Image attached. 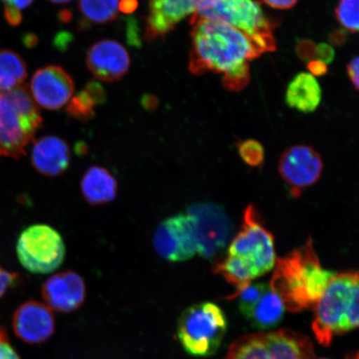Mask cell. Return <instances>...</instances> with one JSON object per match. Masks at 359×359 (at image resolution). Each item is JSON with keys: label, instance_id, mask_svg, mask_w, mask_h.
Listing matches in <instances>:
<instances>
[{"label": "cell", "instance_id": "cell-1", "mask_svg": "<svg viewBox=\"0 0 359 359\" xmlns=\"http://www.w3.org/2000/svg\"><path fill=\"white\" fill-rule=\"evenodd\" d=\"M189 69L194 75L222 74L223 86L240 91L250 82L249 62L263 51L248 36L214 21L192 22Z\"/></svg>", "mask_w": 359, "mask_h": 359}, {"label": "cell", "instance_id": "cell-2", "mask_svg": "<svg viewBox=\"0 0 359 359\" xmlns=\"http://www.w3.org/2000/svg\"><path fill=\"white\" fill-rule=\"evenodd\" d=\"M273 269L269 285L291 313L316 307L335 273L323 268L311 237L299 248L276 259Z\"/></svg>", "mask_w": 359, "mask_h": 359}, {"label": "cell", "instance_id": "cell-3", "mask_svg": "<svg viewBox=\"0 0 359 359\" xmlns=\"http://www.w3.org/2000/svg\"><path fill=\"white\" fill-rule=\"evenodd\" d=\"M314 309L312 330L327 347L334 337L359 329V269L334 273Z\"/></svg>", "mask_w": 359, "mask_h": 359}, {"label": "cell", "instance_id": "cell-4", "mask_svg": "<svg viewBox=\"0 0 359 359\" xmlns=\"http://www.w3.org/2000/svg\"><path fill=\"white\" fill-rule=\"evenodd\" d=\"M198 20L221 22L241 31L264 53L276 50L273 25L255 0H198L191 24Z\"/></svg>", "mask_w": 359, "mask_h": 359}, {"label": "cell", "instance_id": "cell-5", "mask_svg": "<svg viewBox=\"0 0 359 359\" xmlns=\"http://www.w3.org/2000/svg\"><path fill=\"white\" fill-rule=\"evenodd\" d=\"M42 123L28 87L0 93V156L18 159L25 155Z\"/></svg>", "mask_w": 359, "mask_h": 359}, {"label": "cell", "instance_id": "cell-6", "mask_svg": "<svg viewBox=\"0 0 359 359\" xmlns=\"http://www.w3.org/2000/svg\"><path fill=\"white\" fill-rule=\"evenodd\" d=\"M228 253L251 280L266 275L275 267V241L253 205L247 206L241 231L231 241Z\"/></svg>", "mask_w": 359, "mask_h": 359}, {"label": "cell", "instance_id": "cell-7", "mask_svg": "<svg viewBox=\"0 0 359 359\" xmlns=\"http://www.w3.org/2000/svg\"><path fill=\"white\" fill-rule=\"evenodd\" d=\"M226 314L218 305L204 302L191 305L180 316L177 337L187 353L210 357L218 351L226 334Z\"/></svg>", "mask_w": 359, "mask_h": 359}, {"label": "cell", "instance_id": "cell-8", "mask_svg": "<svg viewBox=\"0 0 359 359\" xmlns=\"http://www.w3.org/2000/svg\"><path fill=\"white\" fill-rule=\"evenodd\" d=\"M311 340L288 329L260 332L238 339L224 359H314Z\"/></svg>", "mask_w": 359, "mask_h": 359}, {"label": "cell", "instance_id": "cell-9", "mask_svg": "<svg viewBox=\"0 0 359 359\" xmlns=\"http://www.w3.org/2000/svg\"><path fill=\"white\" fill-rule=\"evenodd\" d=\"M62 236L47 224H34L22 232L17 243V255L22 266L31 273L56 271L65 258Z\"/></svg>", "mask_w": 359, "mask_h": 359}, {"label": "cell", "instance_id": "cell-10", "mask_svg": "<svg viewBox=\"0 0 359 359\" xmlns=\"http://www.w3.org/2000/svg\"><path fill=\"white\" fill-rule=\"evenodd\" d=\"M154 248L161 258L172 262H185L197 253L194 219L188 214L165 219L156 229Z\"/></svg>", "mask_w": 359, "mask_h": 359}, {"label": "cell", "instance_id": "cell-11", "mask_svg": "<svg viewBox=\"0 0 359 359\" xmlns=\"http://www.w3.org/2000/svg\"><path fill=\"white\" fill-rule=\"evenodd\" d=\"M188 215L194 219L197 236V253L212 259L226 245L231 233V224L219 206L212 203L193 205Z\"/></svg>", "mask_w": 359, "mask_h": 359}, {"label": "cell", "instance_id": "cell-12", "mask_svg": "<svg viewBox=\"0 0 359 359\" xmlns=\"http://www.w3.org/2000/svg\"><path fill=\"white\" fill-rule=\"evenodd\" d=\"M323 168L320 155L313 147L305 145L287 148L279 161L280 177L291 188L292 195L296 197L318 181Z\"/></svg>", "mask_w": 359, "mask_h": 359}, {"label": "cell", "instance_id": "cell-13", "mask_svg": "<svg viewBox=\"0 0 359 359\" xmlns=\"http://www.w3.org/2000/svg\"><path fill=\"white\" fill-rule=\"evenodd\" d=\"M36 104L48 110H57L72 100L74 82L60 66H47L36 71L29 88Z\"/></svg>", "mask_w": 359, "mask_h": 359}, {"label": "cell", "instance_id": "cell-14", "mask_svg": "<svg viewBox=\"0 0 359 359\" xmlns=\"http://www.w3.org/2000/svg\"><path fill=\"white\" fill-rule=\"evenodd\" d=\"M13 330L27 344H42L55 333V316L46 304L25 302L13 314Z\"/></svg>", "mask_w": 359, "mask_h": 359}, {"label": "cell", "instance_id": "cell-15", "mask_svg": "<svg viewBox=\"0 0 359 359\" xmlns=\"http://www.w3.org/2000/svg\"><path fill=\"white\" fill-rule=\"evenodd\" d=\"M130 56L127 49L115 40L104 39L93 44L87 55L91 73L103 82H115L128 73Z\"/></svg>", "mask_w": 359, "mask_h": 359}, {"label": "cell", "instance_id": "cell-16", "mask_svg": "<svg viewBox=\"0 0 359 359\" xmlns=\"http://www.w3.org/2000/svg\"><path fill=\"white\" fill-rule=\"evenodd\" d=\"M42 294L51 311L70 313L83 304L86 287L77 273L65 271L49 278L44 283Z\"/></svg>", "mask_w": 359, "mask_h": 359}, {"label": "cell", "instance_id": "cell-17", "mask_svg": "<svg viewBox=\"0 0 359 359\" xmlns=\"http://www.w3.org/2000/svg\"><path fill=\"white\" fill-rule=\"evenodd\" d=\"M198 0H150L146 39L164 37L180 22L194 15Z\"/></svg>", "mask_w": 359, "mask_h": 359}, {"label": "cell", "instance_id": "cell-18", "mask_svg": "<svg viewBox=\"0 0 359 359\" xmlns=\"http://www.w3.org/2000/svg\"><path fill=\"white\" fill-rule=\"evenodd\" d=\"M70 159L69 147L60 137L46 136L34 142L31 161L45 176H60L69 168Z\"/></svg>", "mask_w": 359, "mask_h": 359}, {"label": "cell", "instance_id": "cell-19", "mask_svg": "<svg viewBox=\"0 0 359 359\" xmlns=\"http://www.w3.org/2000/svg\"><path fill=\"white\" fill-rule=\"evenodd\" d=\"M321 100L320 85L311 74H298L287 87L286 104L303 114H311L316 111Z\"/></svg>", "mask_w": 359, "mask_h": 359}, {"label": "cell", "instance_id": "cell-20", "mask_svg": "<svg viewBox=\"0 0 359 359\" xmlns=\"http://www.w3.org/2000/svg\"><path fill=\"white\" fill-rule=\"evenodd\" d=\"M81 191L90 205L106 204L116 198L118 182L107 169L92 167L83 177Z\"/></svg>", "mask_w": 359, "mask_h": 359}, {"label": "cell", "instance_id": "cell-21", "mask_svg": "<svg viewBox=\"0 0 359 359\" xmlns=\"http://www.w3.org/2000/svg\"><path fill=\"white\" fill-rule=\"evenodd\" d=\"M285 311L281 298L269 285V289L255 306L249 320L255 329L271 330L280 325Z\"/></svg>", "mask_w": 359, "mask_h": 359}, {"label": "cell", "instance_id": "cell-22", "mask_svg": "<svg viewBox=\"0 0 359 359\" xmlns=\"http://www.w3.org/2000/svg\"><path fill=\"white\" fill-rule=\"evenodd\" d=\"M28 71L26 62L10 49L0 50V93H7L24 85Z\"/></svg>", "mask_w": 359, "mask_h": 359}, {"label": "cell", "instance_id": "cell-23", "mask_svg": "<svg viewBox=\"0 0 359 359\" xmlns=\"http://www.w3.org/2000/svg\"><path fill=\"white\" fill-rule=\"evenodd\" d=\"M121 0H79V11L85 21L95 25L107 24L118 15Z\"/></svg>", "mask_w": 359, "mask_h": 359}, {"label": "cell", "instance_id": "cell-24", "mask_svg": "<svg viewBox=\"0 0 359 359\" xmlns=\"http://www.w3.org/2000/svg\"><path fill=\"white\" fill-rule=\"evenodd\" d=\"M269 289V285L263 283L250 284L235 294H232L229 299L239 298V308L242 314L249 320L255 306H257L260 299Z\"/></svg>", "mask_w": 359, "mask_h": 359}, {"label": "cell", "instance_id": "cell-25", "mask_svg": "<svg viewBox=\"0 0 359 359\" xmlns=\"http://www.w3.org/2000/svg\"><path fill=\"white\" fill-rule=\"evenodd\" d=\"M335 16L345 29L359 33V0H339L335 8Z\"/></svg>", "mask_w": 359, "mask_h": 359}, {"label": "cell", "instance_id": "cell-26", "mask_svg": "<svg viewBox=\"0 0 359 359\" xmlns=\"http://www.w3.org/2000/svg\"><path fill=\"white\" fill-rule=\"evenodd\" d=\"M97 106L95 101L86 90L83 89L67 103V111L72 118L79 121H88L93 118L95 114L94 109Z\"/></svg>", "mask_w": 359, "mask_h": 359}, {"label": "cell", "instance_id": "cell-27", "mask_svg": "<svg viewBox=\"0 0 359 359\" xmlns=\"http://www.w3.org/2000/svg\"><path fill=\"white\" fill-rule=\"evenodd\" d=\"M238 151L241 159L252 168L262 167L264 161V150L262 143L248 139L238 144Z\"/></svg>", "mask_w": 359, "mask_h": 359}, {"label": "cell", "instance_id": "cell-28", "mask_svg": "<svg viewBox=\"0 0 359 359\" xmlns=\"http://www.w3.org/2000/svg\"><path fill=\"white\" fill-rule=\"evenodd\" d=\"M4 4V17L12 26L20 25L22 20V12L29 8L34 0H1Z\"/></svg>", "mask_w": 359, "mask_h": 359}, {"label": "cell", "instance_id": "cell-29", "mask_svg": "<svg viewBox=\"0 0 359 359\" xmlns=\"http://www.w3.org/2000/svg\"><path fill=\"white\" fill-rule=\"evenodd\" d=\"M0 359H20L12 347L7 331L2 326H0Z\"/></svg>", "mask_w": 359, "mask_h": 359}, {"label": "cell", "instance_id": "cell-30", "mask_svg": "<svg viewBox=\"0 0 359 359\" xmlns=\"http://www.w3.org/2000/svg\"><path fill=\"white\" fill-rule=\"evenodd\" d=\"M296 52L302 60L308 62L316 60V44L311 40H300L296 45Z\"/></svg>", "mask_w": 359, "mask_h": 359}, {"label": "cell", "instance_id": "cell-31", "mask_svg": "<svg viewBox=\"0 0 359 359\" xmlns=\"http://www.w3.org/2000/svg\"><path fill=\"white\" fill-rule=\"evenodd\" d=\"M335 52L331 45L327 43H320L316 45V60L325 62V65H330L334 61Z\"/></svg>", "mask_w": 359, "mask_h": 359}, {"label": "cell", "instance_id": "cell-32", "mask_svg": "<svg viewBox=\"0 0 359 359\" xmlns=\"http://www.w3.org/2000/svg\"><path fill=\"white\" fill-rule=\"evenodd\" d=\"M84 89L93 97V100L95 101L97 105H100L106 101L107 97L104 89L96 81L90 82Z\"/></svg>", "mask_w": 359, "mask_h": 359}, {"label": "cell", "instance_id": "cell-33", "mask_svg": "<svg viewBox=\"0 0 359 359\" xmlns=\"http://www.w3.org/2000/svg\"><path fill=\"white\" fill-rule=\"evenodd\" d=\"M18 279H19V276L16 273L8 272L0 267V297L6 293L8 289L16 284Z\"/></svg>", "mask_w": 359, "mask_h": 359}, {"label": "cell", "instance_id": "cell-34", "mask_svg": "<svg viewBox=\"0 0 359 359\" xmlns=\"http://www.w3.org/2000/svg\"><path fill=\"white\" fill-rule=\"evenodd\" d=\"M347 73L354 88L359 91V56L353 58L347 66Z\"/></svg>", "mask_w": 359, "mask_h": 359}, {"label": "cell", "instance_id": "cell-35", "mask_svg": "<svg viewBox=\"0 0 359 359\" xmlns=\"http://www.w3.org/2000/svg\"><path fill=\"white\" fill-rule=\"evenodd\" d=\"M264 2L276 10L285 11L293 8L299 0H264Z\"/></svg>", "mask_w": 359, "mask_h": 359}, {"label": "cell", "instance_id": "cell-36", "mask_svg": "<svg viewBox=\"0 0 359 359\" xmlns=\"http://www.w3.org/2000/svg\"><path fill=\"white\" fill-rule=\"evenodd\" d=\"M308 69L314 77L323 76L327 74V67L325 62L318 60H313L308 62Z\"/></svg>", "mask_w": 359, "mask_h": 359}, {"label": "cell", "instance_id": "cell-37", "mask_svg": "<svg viewBox=\"0 0 359 359\" xmlns=\"http://www.w3.org/2000/svg\"><path fill=\"white\" fill-rule=\"evenodd\" d=\"M137 6V0H121L119 10L123 13H132Z\"/></svg>", "mask_w": 359, "mask_h": 359}, {"label": "cell", "instance_id": "cell-38", "mask_svg": "<svg viewBox=\"0 0 359 359\" xmlns=\"http://www.w3.org/2000/svg\"><path fill=\"white\" fill-rule=\"evenodd\" d=\"M157 103H158V101H157L154 96L151 95H147L142 100V104L146 107L147 109H155V107L157 106Z\"/></svg>", "mask_w": 359, "mask_h": 359}, {"label": "cell", "instance_id": "cell-39", "mask_svg": "<svg viewBox=\"0 0 359 359\" xmlns=\"http://www.w3.org/2000/svg\"><path fill=\"white\" fill-rule=\"evenodd\" d=\"M345 33L343 32V31H336V32L332 34L330 41L332 43L336 44V45H340L342 44L344 42L345 39Z\"/></svg>", "mask_w": 359, "mask_h": 359}, {"label": "cell", "instance_id": "cell-40", "mask_svg": "<svg viewBox=\"0 0 359 359\" xmlns=\"http://www.w3.org/2000/svg\"><path fill=\"white\" fill-rule=\"evenodd\" d=\"M49 1L55 4H67L72 1V0H49Z\"/></svg>", "mask_w": 359, "mask_h": 359}, {"label": "cell", "instance_id": "cell-41", "mask_svg": "<svg viewBox=\"0 0 359 359\" xmlns=\"http://www.w3.org/2000/svg\"><path fill=\"white\" fill-rule=\"evenodd\" d=\"M346 359H359V351L357 353L349 354V355L347 356Z\"/></svg>", "mask_w": 359, "mask_h": 359}, {"label": "cell", "instance_id": "cell-42", "mask_svg": "<svg viewBox=\"0 0 359 359\" xmlns=\"http://www.w3.org/2000/svg\"><path fill=\"white\" fill-rule=\"evenodd\" d=\"M322 359H326V358H322Z\"/></svg>", "mask_w": 359, "mask_h": 359}]
</instances>
